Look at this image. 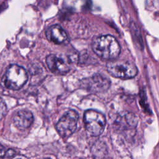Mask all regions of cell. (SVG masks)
<instances>
[{"label":"cell","instance_id":"52a82bcc","mask_svg":"<svg viewBox=\"0 0 159 159\" xmlns=\"http://www.w3.org/2000/svg\"><path fill=\"white\" fill-rule=\"evenodd\" d=\"M46 63L50 71L55 74L64 75L70 70V66L67 62L62 58L55 55L47 56Z\"/></svg>","mask_w":159,"mask_h":159},{"label":"cell","instance_id":"7c38bea8","mask_svg":"<svg viewBox=\"0 0 159 159\" xmlns=\"http://www.w3.org/2000/svg\"><path fill=\"white\" fill-rule=\"evenodd\" d=\"M8 150L5 148L2 145L0 144V158L7 157Z\"/></svg>","mask_w":159,"mask_h":159},{"label":"cell","instance_id":"30bf717a","mask_svg":"<svg viewBox=\"0 0 159 159\" xmlns=\"http://www.w3.org/2000/svg\"><path fill=\"white\" fill-rule=\"evenodd\" d=\"M138 122L137 117L132 113H125L118 117L116 124L119 127L134 128Z\"/></svg>","mask_w":159,"mask_h":159},{"label":"cell","instance_id":"3957f363","mask_svg":"<svg viewBox=\"0 0 159 159\" xmlns=\"http://www.w3.org/2000/svg\"><path fill=\"white\" fill-rule=\"evenodd\" d=\"M107 70L112 76L120 79L134 78L137 74L136 66L128 61L111 60L107 64Z\"/></svg>","mask_w":159,"mask_h":159},{"label":"cell","instance_id":"ba28073f","mask_svg":"<svg viewBox=\"0 0 159 159\" xmlns=\"http://www.w3.org/2000/svg\"><path fill=\"white\" fill-rule=\"evenodd\" d=\"M12 120L16 127L19 129H25L31 125L34 120V117L30 111L20 110L14 114Z\"/></svg>","mask_w":159,"mask_h":159},{"label":"cell","instance_id":"7a4b0ae2","mask_svg":"<svg viewBox=\"0 0 159 159\" xmlns=\"http://www.w3.org/2000/svg\"><path fill=\"white\" fill-rule=\"evenodd\" d=\"M27 79L28 76L25 70L14 64L7 68L3 78V82L7 88L17 90L25 84Z\"/></svg>","mask_w":159,"mask_h":159},{"label":"cell","instance_id":"8992f818","mask_svg":"<svg viewBox=\"0 0 159 159\" xmlns=\"http://www.w3.org/2000/svg\"><path fill=\"white\" fill-rule=\"evenodd\" d=\"M110 84V80L106 76L101 74H96L86 79L83 85L91 92L101 93L106 91L109 88Z\"/></svg>","mask_w":159,"mask_h":159},{"label":"cell","instance_id":"6da1fadb","mask_svg":"<svg viewBox=\"0 0 159 159\" xmlns=\"http://www.w3.org/2000/svg\"><path fill=\"white\" fill-rule=\"evenodd\" d=\"M92 49L100 58L111 61L116 59L120 52L119 42L111 35H101L94 39Z\"/></svg>","mask_w":159,"mask_h":159},{"label":"cell","instance_id":"8fae6325","mask_svg":"<svg viewBox=\"0 0 159 159\" xmlns=\"http://www.w3.org/2000/svg\"><path fill=\"white\" fill-rule=\"evenodd\" d=\"M6 112V107L5 103L0 99V117H3Z\"/></svg>","mask_w":159,"mask_h":159},{"label":"cell","instance_id":"4fadbf2b","mask_svg":"<svg viewBox=\"0 0 159 159\" xmlns=\"http://www.w3.org/2000/svg\"><path fill=\"white\" fill-rule=\"evenodd\" d=\"M12 159H27L24 156H22V155H17L15 157H13L12 158Z\"/></svg>","mask_w":159,"mask_h":159},{"label":"cell","instance_id":"9c48e42d","mask_svg":"<svg viewBox=\"0 0 159 159\" xmlns=\"http://www.w3.org/2000/svg\"><path fill=\"white\" fill-rule=\"evenodd\" d=\"M46 36L48 40L56 44H61L68 40V35L59 25H53L46 30Z\"/></svg>","mask_w":159,"mask_h":159},{"label":"cell","instance_id":"277c9868","mask_svg":"<svg viewBox=\"0 0 159 159\" xmlns=\"http://www.w3.org/2000/svg\"><path fill=\"white\" fill-rule=\"evenodd\" d=\"M84 122L88 132L93 136H98L104 131L106 125L104 116L95 110L89 109L84 114Z\"/></svg>","mask_w":159,"mask_h":159},{"label":"cell","instance_id":"5bb4252c","mask_svg":"<svg viewBox=\"0 0 159 159\" xmlns=\"http://www.w3.org/2000/svg\"><path fill=\"white\" fill-rule=\"evenodd\" d=\"M45 159H50V158H45Z\"/></svg>","mask_w":159,"mask_h":159},{"label":"cell","instance_id":"5b68a950","mask_svg":"<svg viewBox=\"0 0 159 159\" xmlns=\"http://www.w3.org/2000/svg\"><path fill=\"white\" fill-rule=\"evenodd\" d=\"M78 120V114L74 110L67 111L56 124V129L60 136L68 137L76 130Z\"/></svg>","mask_w":159,"mask_h":159}]
</instances>
